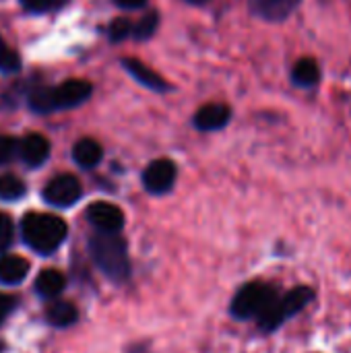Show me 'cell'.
Instances as JSON below:
<instances>
[{
  "label": "cell",
  "instance_id": "6da1fadb",
  "mask_svg": "<svg viewBox=\"0 0 351 353\" xmlns=\"http://www.w3.org/2000/svg\"><path fill=\"white\" fill-rule=\"evenodd\" d=\"M89 252L97 269L114 283H122L130 277L128 246L120 234H108V232L93 234L89 240Z\"/></svg>",
  "mask_w": 351,
  "mask_h": 353
},
{
  "label": "cell",
  "instance_id": "7a4b0ae2",
  "mask_svg": "<svg viewBox=\"0 0 351 353\" xmlns=\"http://www.w3.org/2000/svg\"><path fill=\"white\" fill-rule=\"evenodd\" d=\"M25 244L35 250L37 254H52L56 252L62 242L66 240L68 228L64 219L50 215V213H27L21 223Z\"/></svg>",
  "mask_w": 351,
  "mask_h": 353
},
{
  "label": "cell",
  "instance_id": "3957f363",
  "mask_svg": "<svg viewBox=\"0 0 351 353\" xmlns=\"http://www.w3.org/2000/svg\"><path fill=\"white\" fill-rule=\"evenodd\" d=\"M277 298L279 292L275 285L265 281H248L234 294L230 314L236 321H259Z\"/></svg>",
  "mask_w": 351,
  "mask_h": 353
},
{
  "label": "cell",
  "instance_id": "277c9868",
  "mask_svg": "<svg viewBox=\"0 0 351 353\" xmlns=\"http://www.w3.org/2000/svg\"><path fill=\"white\" fill-rule=\"evenodd\" d=\"M317 298L314 290L308 285H298L294 290H290L288 294H279V298L271 304V308L257 321V327L263 333H275L277 329H281L290 319H294L296 314H300L302 310H306V306Z\"/></svg>",
  "mask_w": 351,
  "mask_h": 353
},
{
  "label": "cell",
  "instance_id": "5b68a950",
  "mask_svg": "<svg viewBox=\"0 0 351 353\" xmlns=\"http://www.w3.org/2000/svg\"><path fill=\"white\" fill-rule=\"evenodd\" d=\"M91 83L83 79H68L58 87H50V105L54 110H68L85 103L91 95Z\"/></svg>",
  "mask_w": 351,
  "mask_h": 353
},
{
  "label": "cell",
  "instance_id": "8992f818",
  "mask_svg": "<svg viewBox=\"0 0 351 353\" xmlns=\"http://www.w3.org/2000/svg\"><path fill=\"white\" fill-rule=\"evenodd\" d=\"M83 194V186L77 176L72 174H60L48 182L43 188V199L52 207H70L74 205Z\"/></svg>",
  "mask_w": 351,
  "mask_h": 353
},
{
  "label": "cell",
  "instance_id": "52a82bcc",
  "mask_svg": "<svg viewBox=\"0 0 351 353\" xmlns=\"http://www.w3.org/2000/svg\"><path fill=\"white\" fill-rule=\"evenodd\" d=\"M178 170L170 159H155L143 172V186L151 194H166L174 188Z\"/></svg>",
  "mask_w": 351,
  "mask_h": 353
},
{
  "label": "cell",
  "instance_id": "ba28073f",
  "mask_svg": "<svg viewBox=\"0 0 351 353\" xmlns=\"http://www.w3.org/2000/svg\"><path fill=\"white\" fill-rule=\"evenodd\" d=\"M87 219L97 232H108V234H120L124 228V213L120 207L97 201L87 207Z\"/></svg>",
  "mask_w": 351,
  "mask_h": 353
},
{
  "label": "cell",
  "instance_id": "9c48e42d",
  "mask_svg": "<svg viewBox=\"0 0 351 353\" xmlns=\"http://www.w3.org/2000/svg\"><path fill=\"white\" fill-rule=\"evenodd\" d=\"M19 157L29 168L41 165L50 157V141L46 137H41V134H35V132L33 134H27L19 143Z\"/></svg>",
  "mask_w": 351,
  "mask_h": 353
},
{
  "label": "cell",
  "instance_id": "30bf717a",
  "mask_svg": "<svg viewBox=\"0 0 351 353\" xmlns=\"http://www.w3.org/2000/svg\"><path fill=\"white\" fill-rule=\"evenodd\" d=\"M232 118V110L225 105V103H207L203 105L197 116H194V126L199 130H219L223 128Z\"/></svg>",
  "mask_w": 351,
  "mask_h": 353
},
{
  "label": "cell",
  "instance_id": "8fae6325",
  "mask_svg": "<svg viewBox=\"0 0 351 353\" xmlns=\"http://www.w3.org/2000/svg\"><path fill=\"white\" fill-rule=\"evenodd\" d=\"M122 66L128 70V74L137 81V83H141L143 87H149V89H153V91H168V83L155 72V70H151L149 66H145L141 60H137V58H124L122 60Z\"/></svg>",
  "mask_w": 351,
  "mask_h": 353
},
{
  "label": "cell",
  "instance_id": "7c38bea8",
  "mask_svg": "<svg viewBox=\"0 0 351 353\" xmlns=\"http://www.w3.org/2000/svg\"><path fill=\"white\" fill-rule=\"evenodd\" d=\"M302 0H250L252 10L267 21L285 19Z\"/></svg>",
  "mask_w": 351,
  "mask_h": 353
},
{
  "label": "cell",
  "instance_id": "4fadbf2b",
  "mask_svg": "<svg viewBox=\"0 0 351 353\" xmlns=\"http://www.w3.org/2000/svg\"><path fill=\"white\" fill-rule=\"evenodd\" d=\"M64 288H66V277L56 269H43L35 279V292L48 300L58 298L64 292Z\"/></svg>",
  "mask_w": 351,
  "mask_h": 353
},
{
  "label": "cell",
  "instance_id": "5bb4252c",
  "mask_svg": "<svg viewBox=\"0 0 351 353\" xmlns=\"http://www.w3.org/2000/svg\"><path fill=\"white\" fill-rule=\"evenodd\" d=\"M29 273V263L17 254H6L0 259V281L6 285L21 283Z\"/></svg>",
  "mask_w": 351,
  "mask_h": 353
},
{
  "label": "cell",
  "instance_id": "9a60e30c",
  "mask_svg": "<svg viewBox=\"0 0 351 353\" xmlns=\"http://www.w3.org/2000/svg\"><path fill=\"white\" fill-rule=\"evenodd\" d=\"M103 157V149L97 141L93 139H81L74 147H72V159L85 168V170H91L95 168Z\"/></svg>",
  "mask_w": 351,
  "mask_h": 353
},
{
  "label": "cell",
  "instance_id": "2e32d148",
  "mask_svg": "<svg viewBox=\"0 0 351 353\" xmlns=\"http://www.w3.org/2000/svg\"><path fill=\"white\" fill-rule=\"evenodd\" d=\"M292 79H294V83L300 85V87H312V85H317L319 79H321L319 62L312 60V58H302V60H298L296 66H294Z\"/></svg>",
  "mask_w": 351,
  "mask_h": 353
},
{
  "label": "cell",
  "instance_id": "e0dca14e",
  "mask_svg": "<svg viewBox=\"0 0 351 353\" xmlns=\"http://www.w3.org/2000/svg\"><path fill=\"white\" fill-rule=\"evenodd\" d=\"M46 316H48L50 325H54L58 329H66V327H70V325L77 323L79 312H77V308L70 302H54L48 308Z\"/></svg>",
  "mask_w": 351,
  "mask_h": 353
},
{
  "label": "cell",
  "instance_id": "ac0fdd59",
  "mask_svg": "<svg viewBox=\"0 0 351 353\" xmlns=\"http://www.w3.org/2000/svg\"><path fill=\"white\" fill-rule=\"evenodd\" d=\"M25 184L21 178L12 174L0 176V201H19L25 194Z\"/></svg>",
  "mask_w": 351,
  "mask_h": 353
},
{
  "label": "cell",
  "instance_id": "d6986e66",
  "mask_svg": "<svg viewBox=\"0 0 351 353\" xmlns=\"http://www.w3.org/2000/svg\"><path fill=\"white\" fill-rule=\"evenodd\" d=\"M0 70L2 72H19L21 70L19 54L12 48H8L2 37H0Z\"/></svg>",
  "mask_w": 351,
  "mask_h": 353
},
{
  "label": "cell",
  "instance_id": "ffe728a7",
  "mask_svg": "<svg viewBox=\"0 0 351 353\" xmlns=\"http://www.w3.org/2000/svg\"><path fill=\"white\" fill-rule=\"evenodd\" d=\"M157 23H159L157 12H149V14H145V17L132 27V35H134L137 39H149V37L155 33Z\"/></svg>",
  "mask_w": 351,
  "mask_h": 353
},
{
  "label": "cell",
  "instance_id": "44dd1931",
  "mask_svg": "<svg viewBox=\"0 0 351 353\" xmlns=\"http://www.w3.org/2000/svg\"><path fill=\"white\" fill-rule=\"evenodd\" d=\"M130 33H132V25H130L126 19H116V21L110 23L108 35H110L112 41H122V39H126Z\"/></svg>",
  "mask_w": 351,
  "mask_h": 353
},
{
  "label": "cell",
  "instance_id": "7402d4cb",
  "mask_svg": "<svg viewBox=\"0 0 351 353\" xmlns=\"http://www.w3.org/2000/svg\"><path fill=\"white\" fill-rule=\"evenodd\" d=\"M17 151H19V143H17L12 137L0 134V165L6 163Z\"/></svg>",
  "mask_w": 351,
  "mask_h": 353
},
{
  "label": "cell",
  "instance_id": "603a6c76",
  "mask_svg": "<svg viewBox=\"0 0 351 353\" xmlns=\"http://www.w3.org/2000/svg\"><path fill=\"white\" fill-rule=\"evenodd\" d=\"M64 0H21V4L31 12H48L56 6H60Z\"/></svg>",
  "mask_w": 351,
  "mask_h": 353
},
{
  "label": "cell",
  "instance_id": "cb8c5ba5",
  "mask_svg": "<svg viewBox=\"0 0 351 353\" xmlns=\"http://www.w3.org/2000/svg\"><path fill=\"white\" fill-rule=\"evenodd\" d=\"M10 242H12V221L8 215L0 213V252H4Z\"/></svg>",
  "mask_w": 351,
  "mask_h": 353
},
{
  "label": "cell",
  "instance_id": "d4e9b609",
  "mask_svg": "<svg viewBox=\"0 0 351 353\" xmlns=\"http://www.w3.org/2000/svg\"><path fill=\"white\" fill-rule=\"evenodd\" d=\"M14 304H17L14 298H10V296H0V325H2L4 319L12 312Z\"/></svg>",
  "mask_w": 351,
  "mask_h": 353
},
{
  "label": "cell",
  "instance_id": "484cf974",
  "mask_svg": "<svg viewBox=\"0 0 351 353\" xmlns=\"http://www.w3.org/2000/svg\"><path fill=\"white\" fill-rule=\"evenodd\" d=\"M145 2L147 0H116V4L122 6V8H141Z\"/></svg>",
  "mask_w": 351,
  "mask_h": 353
},
{
  "label": "cell",
  "instance_id": "4316f807",
  "mask_svg": "<svg viewBox=\"0 0 351 353\" xmlns=\"http://www.w3.org/2000/svg\"><path fill=\"white\" fill-rule=\"evenodd\" d=\"M190 4H205V2H209V0H188Z\"/></svg>",
  "mask_w": 351,
  "mask_h": 353
},
{
  "label": "cell",
  "instance_id": "83f0119b",
  "mask_svg": "<svg viewBox=\"0 0 351 353\" xmlns=\"http://www.w3.org/2000/svg\"><path fill=\"white\" fill-rule=\"evenodd\" d=\"M2 350H4V345H2V343H0V353H2Z\"/></svg>",
  "mask_w": 351,
  "mask_h": 353
}]
</instances>
